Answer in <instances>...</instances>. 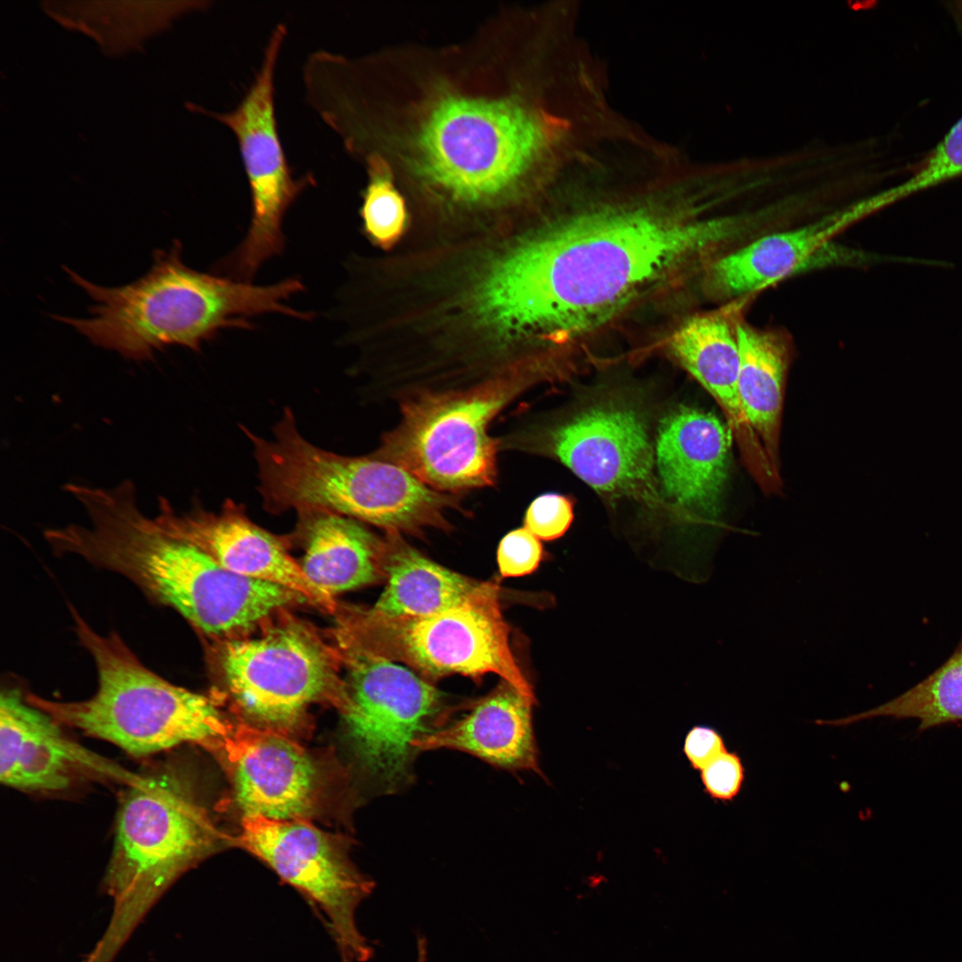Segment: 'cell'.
Masks as SVG:
<instances>
[{
    "mask_svg": "<svg viewBox=\"0 0 962 962\" xmlns=\"http://www.w3.org/2000/svg\"><path fill=\"white\" fill-rule=\"evenodd\" d=\"M735 221L701 218L677 200L593 207L522 236L487 267L470 320L512 357L525 340L574 334L605 320L689 257L732 235Z\"/></svg>",
    "mask_w": 962,
    "mask_h": 962,
    "instance_id": "6da1fadb",
    "label": "cell"
},
{
    "mask_svg": "<svg viewBox=\"0 0 962 962\" xmlns=\"http://www.w3.org/2000/svg\"><path fill=\"white\" fill-rule=\"evenodd\" d=\"M182 249L177 240L167 250L156 249L147 273L118 287L99 286L63 266L95 304L89 308L90 318H53L74 327L94 345L136 361L151 359L167 346L200 351L223 330L253 329L251 319L263 314L314 319V312L285 303L305 291L300 278L265 285L240 281L189 267Z\"/></svg>",
    "mask_w": 962,
    "mask_h": 962,
    "instance_id": "7a4b0ae2",
    "label": "cell"
},
{
    "mask_svg": "<svg viewBox=\"0 0 962 962\" xmlns=\"http://www.w3.org/2000/svg\"><path fill=\"white\" fill-rule=\"evenodd\" d=\"M241 430L251 442L257 490L271 513L324 510L387 533L419 534L429 527L450 529L448 513L461 509L456 494L433 489L395 463L314 445L301 435L288 407L270 439L244 426Z\"/></svg>",
    "mask_w": 962,
    "mask_h": 962,
    "instance_id": "3957f363",
    "label": "cell"
},
{
    "mask_svg": "<svg viewBox=\"0 0 962 962\" xmlns=\"http://www.w3.org/2000/svg\"><path fill=\"white\" fill-rule=\"evenodd\" d=\"M564 123L513 97L446 95L414 135L412 165L424 183L454 202L497 203L567 143Z\"/></svg>",
    "mask_w": 962,
    "mask_h": 962,
    "instance_id": "277c9868",
    "label": "cell"
},
{
    "mask_svg": "<svg viewBox=\"0 0 962 962\" xmlns=\"http://www.w3.org/2000/svg\"><path fill=\"white\" fill-rule=\"evenodd\" d=\"M80 644L93 657L96 692L80 701L27 696L60 724L112 743L134 757L150 756L184 743L224 750L234 726L215 697L175 685L147 668L122 638L95 632L69 606Z\"/></svg>",
    "mask_w": 962,
    "mask_h": 962,
    "instance_id": "5b68a950",
    "label": "cell"
},
{
    "mask_svg": "<svg viewBox=\"0 0 962 962\" xmlns=\"http://www.w3.org/2000/svg\"><path fill=\"white\" fill-rule=\"evenodd\" d=\"M218 836L206 811L170 771L159 770L129 784L103 878L111 916L83 962H113L168 888L213 852Z\"/></svg>",
    "mask_w": 962,
    "mask_h": 962,
    "instance_id": "8992f818",
    "label": "cell"
},
{
    "mask_svg": "<svg viewBox=\"0 0 962 962\" xmlns=\"http://www.w3.org/2000/svg\"><path fill=\"white\" fill-rule=\"evenodd\" d=\"M533 379L530 372H518L408 397L399 402L397 423L371 454L443 493L493 486L500 448L490 426Z\"/></svg>",
    "mask_w": 962,
    "mask_h": 962,
    "instance_id": "52a82bcc",
    "label": "cell"
},
{
    "mask_svg": "<svg viewBox=\"0 0 962 962\" xmlns=\"http://www.w3.org/2000/svg\"><path fill=\"white\" fill-rule=\"evenodd\" d=\"M510 632L498 585L482 582L458 604L428 616H385L355 609L346 621L344 640L346 647L404 663L430 682L455 673L476 680L494 673L535 700L512 653Z\"/></svg>",
    "mask_w": 962,
    "mask_h": 962,
    "instance_id": "ba28073f",
    "label": "cell"
},
{
    "mask_svg": "<svg viewBox=\"0 0 962 962\" xmlns=\"http://www.w3.org/2000/svg\"><path fill=\"white\" fill-rule=\"evenodd\" d=\"M348 704L342 713L350 749L377 794L415 779L414 743L446 726L451 711L430 681L386 658L346 647Z\"/></svg>",
    "mask_w": 962,
    "mask_h": 962,
    "instance_id": "9c48e42d",
    "label": "cell"
},
{
    "mask_svg": "<svg viewBox=\"0 0 962 962\" xmlns=\"http://www.w3.org/2000/svg\"><path fill=\"white\" fill-rule=\"evenodd\" d=\"M286 36V26L277 24L250 87L233 110L208 111L237 140L251 200L249 224L242 240L216 262L213 271L244 282H253L264 264L283 254L285 216L297 199L315 184L312 174L294 176L279 135L274 75Z\"/></svg>",
    "mask_w": 962,
    "mask_h": 962,
    "instance_id": "30bf717a",
    "label": "cell"
},
{
    "mask_svg": "<svg viewBox=\"0 0 962 962\" xmlns=\"http://www.w3.org/2000/svg\"><path fill=\"white\" fill-rule=\"evenodd\" d=\"M217 656L237 707L259 727L289 735L315 703L330 702L342 713L347 706L337 656L299 622L286 621L257 638L229 640Z\"/></svg>",
    "mask_w": 962,
    "mask_h": 962,
    "instance_id": "8fae6325",
    "label": "cell"
},
{
    "mask_svg": "<svg viewBox=\"0 0 962 962\" xmlns=\"http://www.w3.org/2000/svg\"><path fill=\"white\" fill-rule=\"evenodd\" d=\"M237 843L265 861L311 904L342 962H366L374 950L356 924V910L374 882L357 869L347 848L306 819L244 816Z\"/></svg>",
    "mask_w": 962,
    "mask_h": 962,
    "instance_id": "7c38bea8",
    "label": "cell"
},
{
    "mask_svg": "<svg viewBox=\"0 0 962 962\" xmlns=\"http://www.w3.org/2000/svg\"><path fill=\"white\" fill-rule=\"evenodd\" d=\"M543 441V448L598 493L649 508L663 505L647 423L632 407L613 403L590 408Z\"/></svg>",
    "mask_w": 962,
    "mask_h": 962,
    "instance_id": "4fadbf2b",
    "label": "cell"
},
{
    "mask_svg": "<svg viewBox=\"0 0 962 962\" xmlns=\"http://www.w3.org/2000/svg\"><path fill=\"white\" fill-rule=\"evenodd\" d=\"M50 714L28 702L15 689L0 697V780L27 792L53 793L91 779H113L128 784L138 775L69 739Z\"/></svg>",
    "mask_w": 962,
    "mask_h": 962,
    "instance_id": "5bb4252c",
    "label": "cell"
},
{
    "mask_svg": "<svg viewBox=\"0 0 962 962\" xmlns=\"http://www.w3.org/2000/svg\"><path fill=\"white\" fill-rule=\"evenodd\" d=\"M223 751L244 816L306 819L320 805L321 768L289 735L241 722L233 728Z\"/></svg>",
    "mask_w": 962,
    "mask_h": 962,
    "instance_id": "9a60e30c",
    "label": "cell"
},
{
    "mask_svg": "<svg viewBox=\"0 0 962 962\" xmlns=\"http://www.w3.org/2000/svg\"><path fill=\"white\" fill-rule=\"evenodd\" d=\"M154 518L168 534L198 546L216 562L240 575L285 587L332 611L333 598L315 587L277 536L253 523L244 506L227 499L218 512L195 507L178 514L160 497Z\"/></svg>",
    "mask_w": 962,
    "mask_h": 962,
    "instance_id": "2e32d148",
    "label": "cell"
},
{
    "mask_svg": "<svg viewBox=\"0 0 962 962\" xmlns=\"http://www.w3.org/2000/svg\"><path fill=\"white\" fill-rule=\"evenodd\" d=\"M737 322L727 313L693 316L672 336L671 349L721 407L749 473L763 492L775 493L781 487L779 470L751 428L739 402Z\"/></svg>",
    "mask_w": 962,
    "mask_h": 962,
    "instance_id": "e0dca14e",
    "label": "cell"
},
{
    "mask_svg": "<svg viewBox=\"0 0 962 962\" xmlns=\"http://www.w3.org/2000/svg\"><path fill=\"white\" fill-rule=\"evenodd\" d=\"M732 433L716 415L680 406L660 421L656 459L663 490L688 512L712 518L729 473Z\"/></svg>",
    "mask_w": 962,
    "mask_h": 962,
    "instance_id": "ac0fdd59",
    "label": "cell"
},
{
    "mask_svg": "<svg viewBox=\"0 0 962 962\" xmlns=\"http://www.w3.org/2000/svg\"><path fill=\"white\" fill-rule=\"evenodd\" d=\"M871 213L865 201L844 212L787 231L762 236L716 260L709 271L712 292L722 299H736L759 290L831 254L833 236Z\"/></svg>",
    "mask_w": 962,
    "mask_h": 962,
    "instance_id": "d6986e66",
    "label": "cell"
},
{
    "mask_svg": "<svg viewBox=\"0 0 962 962\" xmlns=\"http://www.w3.org/2000/svg\"><path fill=\"white\" fill-rule=\"evenodd\" d=\"M535 700L502 681L461 719L417 740L419 753L439 748L469 753L508 770L542 775L532 724Z\"/></svg>",
    "mask_w": 962,
    "mask_h": 962,
    "instance_id": "ffe728a7",
    "label": "cell"
},
{
    "mask_svg": "<svg viewBox=\"0 0 962 962\" xmlns=\"http://www.w3.org/2000/svg\"><path fill=\"white\" fill-rule=\"evenodd\" d=\"M298 515L305 550L300 566L321 591L333 598L385 578L386 541L361 521L324 510Z\"/></svg>",
    "mask_w": 962,
    "mask_h": 962,
    "instance_id": "44dd1931",
    "label": "cell"
},
{
    "mask_svg": "<svg viewBox=\"0 0 962 962\" xmlns=\"http://www.w3.org/2000/svg\"><path fill=\"white\" fill-rule=\"evenodd\" d=\"M739 346L738 390L743 412L773 466L779 449L791 343L782 331L737 322Z\"/></svg>",
    "mask_w": 962,
    "mask_h": 962,
    "instance_id": "7402d4cb",
    "label": "cell"
},
{
    "mask_svg": "<svg viewBox=\"0 0 962 962\" xmlns=\"http://www.w3.org/2000/svg\"><path fill=\"white\" fill-rule=\"evenodd\" d=\"M384 558L387 585L370 608L385 616H422L447 609L482 582L469 578L423 556L399 533H387Z\"/></svg>",
    "mask_w": 962,
    "mask_h": 962,
    "instance_id": "603a6c76",
    "label": "cell"
},
{
    "mask_svg": "<svg viewBox=\"0 0 962 962\" xmlns=\"http://www.w3.org/2000/svg\"><path fill=\"white\" fill-rule=\"evenodd\" d=\"M876 717L918 722V732L962 722V637L950 656L929 675L898 697L868 711L819 725L846 726Z\"/></svg>",
    "mask_w": 962,
    "mask_h": 962,
    "instance_id": "cb8c5ba5",
    "label": "cell"
},
{
    "mask_svg": "<svg viewBox=\"0 0 962 962\" xmlns=\"http://www.w3.org/2000/svg\"><path fill=\"white\" fill-rule=\"evenodd\" d=\"M369 181L363 193L360 215L369 240L388 248L403 233L406 224L405 203L395 189L390 168L376 153L366 158Z\"/></svg>",
    "mask_w": 962,
    "mask_h": 962,
    "instance_id": "d4e9b609",
    "label": "cell"
},
{
    "mask_svg": "<svg viewBox=\"0 0 962 962\" xmlns=\"http://www.w3.org/2000/svg\"><path fill=\"white\" fill-rule=\"evenodd\" d=\"M959 176H962V117L908 180L884 193L891 204Z\"/></svg>",
    "mask_w": 962,
    "mask_h": 962,
    "instance_id": "484cf974",
    "label": "cell"
},
{
    "mask_svg": "<svg viewBox=\"0 0 962 962\" xmlns=\"http://www.w3.org/2000/svg\"><path fill=\"white\" fill-rule=\"evenodd\" d=\"M573 518L570 500L558 493H544L530 503L524 524L539 539L552 541L567 531Z\"/></svg>",
    "mask_w": 962,
    "mask_h": 962,
    "instance_id": "4316f807",
    "label": "cell"
},
{
    "mask_svg": "<svg viewBox=\"0 0 962 962\" xmlns=\"http://www.w3.org/2000/svg\"><path fill=\"white\" fill-rule=\"evenodd\" d=\"M540 539L527 528L509 532L501 540L497 550V563L504 577H519L536 570L542 559Z\"/></svg>",
    "mask_w": 962,
    "mask_h": 962,
    "instance_id": "83f0119b",
    "label": "cell"
},
{
    "mask_svg": "<svg viewBox=\"0 0 962 962\" xmlns=\"http://www.w3.org/2000/svg\"><path fill=\"white\" fill-rule=\"evenodd\" d=\"M746 778L741 757L728 750L717 756L701 770L705 793L713 799L732 802L740 793Z\"/></svg>",
    "mask_w": 962,
    "mask_h": 962,
    "instance_id": "f1b7e54d",
    "label": "cell"
},
{
    "mask_svg": "<svg viewBox=\"0 0 962 962\" xmlns=\"http://www.w3.org/2000/svg\"><path fill=\"white\" fill-rule=\"evenodd\" d=\"M725 751L724 739L713 728L695 726L686 736L684 753L695 770H702Z\"/></svg>",
    "mask_w": 962,
    "mask_h": 962,
    "instance_id": "f546056e",
    "label": "cell"
}]
</instances>
